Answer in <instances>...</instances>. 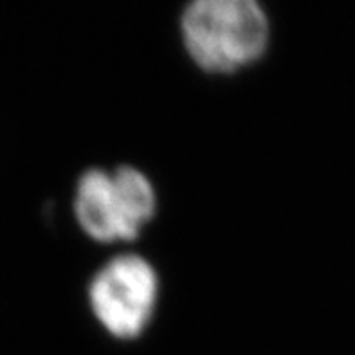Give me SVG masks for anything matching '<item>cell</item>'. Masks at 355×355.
I'll return each mask as SVG.
<instances>
[{
    "label": "cell",
    "mask_w": 355,
    "mask_h": 355,
    "mask_svg": "<svg viewBox=\"0 0 355 355\" xmlns=\"http://www.w3.org/2000/svg\"><path fill=\"white\" fill-rule=\"evenodd\" d=\"M180 27L189 58L209 74L252 65L269 44V20L258 0H191Z\"/></svg>",
    "instance_id": "obj_1"
},
{
    "label": "cell",
    "mask_w": 355,
    "mask_h": 355,
    "mask_svg": "<svg viewBox=\"0 0 355 355\" xmlns=\"http://www.w3.org/2000/svg\"><path fill=\"white\" fill-rule=\"evenodd\" d=\"M157 211V191L141 170L128 164L108 171L90 168L78 179L74 216L80 230L99 243L139 236Z\"/></svg>",
    "instance_id": "obj_2"
},
{
    "label": "cell",
    "mask_w": 355,
    "mask_h": 355,
    "mask_svg": "<svg viewBox=\"0 0 355 355\" xmlns=\"http://www.w3.org/2000/svg\"><path fill=\"white\" fill-rule=\"evenodd\" d=\"M157 302V270L141 254L126 252L110 258L90 279V311L112 338H139L152 321Z\"/></svg>",
    "instance_id": "obj_3"
}]
</instances>
